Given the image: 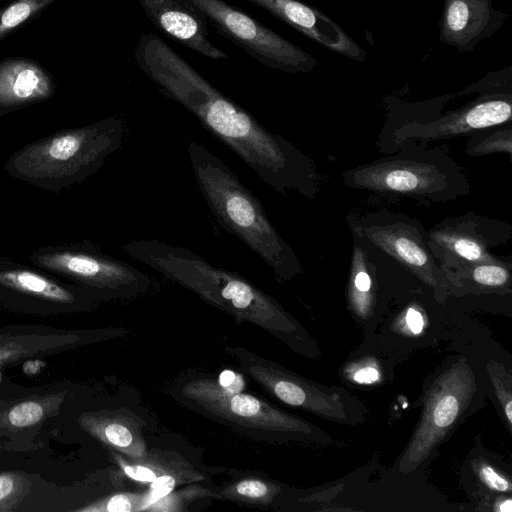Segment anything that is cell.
<instances>
[{"instance_id": "7402d4cb", "label": "cell", "mask_w": 512, "mask_h": 512, "mask_svg": "<svg viewBox=\"0 0 512 512\" xmlns=\"http://www.w3.org/2000/svg\"><path fill=\"white\" fill-rule=\"evenodd\" d=\"M29 481L16 472H0V511H14L29 491Z\"/></svg>"}, {"instance_id": "5bb4252c", "label": "cell", "mask_w": 512, "mask_h": 512, "mask_svg": "<svg viewBox=\"0 0 512 512\" xmlns=\"http://www.w3.org/2000/svg\"><path fill=\"white\" fill-rule=\"evenodd\" d=\"M362 240L377 247L393 260L426 280L435 279L433 254L424 236L407 221L375 215L359 221L354 228Z\"/></svg>"}, {"instance_id": "2e32d148", "label": "cell", "mask_w": 512, "mask_h": 512, "mask_svg": "<svg viewBox=\"0 0 512 512\" xmlns=\"http://www.w3.org/2000/svg\"><path fill=\"white\" fill-rule=\"evenodd\" d=\"M325 48L362 62L365 50L336 22L320 10L299 0H247Z\"/></svg>"}, {"instance_id": "d6986e66", "label": "cell", "mask_w": 512, "mask_h": 512, "mask_svg": "<svg viewBox=\"0 0 512 512\" xmlns=\"http://www.w3.org/2000/svg\"><path fill=\"white\" fill-rule=\"evenodd\" d=\"M480 221L458 220L436 229L427 239L434 257L446 264L493 262L489 250L495 246L487 232L478 228Z\"/></svg>"}, {"instance_id": "d4e9b609", "label": "cell", "mask_w": 512, "mask_h": 512, "mask_svg": "<svg viewBox=\"0 0 512 512\" xmlns=\"http://www.w3.org/2000/svg\"><path fill=\"white\" fill-rule=\"evenodd\" d=\"M139 501L140 497L118 494L96 504H92L84 508H79L77 511L129 512L136 510V508L133 507V504Z\"/></svg>"}, {"instance_id": "4fadbf2b", "label": "cell", "mask_w": 512, "mask_h": 512, "mask_svg": "<svg viewBox=\"0 0 512 512\" xmlns=\"http://www.w3.org/2000/svg\"><path fill=\"white\" fill-rule=\"evenodd\" d=\"M233 351L250 377L282 402L327 418L335 420L345 418L343 405L337 395H328L296 376L276 368L269 361L239 348Z\"/></svg>"}, {"instance_id": "30bf717a", "label": "cell", "mask_w": 512, "mask_h": 512, "mask_svg": "<svg viewBox=\"0 0 512 512\" xmlns=\"http://www.w3.org/2000/svg\"><path fill=\"white\" fill-rule=\"evenodd\" d=\"M181 394L198 409L246 429L307 434L313 431L302 419L282 412L255 396L222 387L213 379L190 381L182 387Z\"/></svg>"}, {"instance_id": "44dd1931", "label": "cell", "mask_w": 512, "mask_h": 512, "mask_svg": "<svg viewBox=\"0 0 512 512\" xmlns=\"http://www.w3.org/2000/svg\"><path fill=\"white\" fill-rule=\"evenodd\" d=\"M56 0H14L0 8V41L38 16Z\"/></svg>"}, {"instance_id": "7a4b0ae2", "label": "cell", "mask_w": 512, "mask_h": 512, "mask_svg": "<svg viewBox=\"0 0 512 512\" xmlns=\"http://www.w3.org/2000/svg\"><path fill=\"white\" fill-rule=\"evenodd\" d=\"M133 259L149 266L205 302L238 321H246L283 335L296 328L271 296L253 283L215 266L191 250L158 240H133L122 246Z\"/></svg>"}, {"instance_id": "8fae6325", "label": "cell", "mask_w": 512, "mask_h": 512, "mask_svg": "<svg viewBox=\"0 0 512 512\" xmlns=\"http://www.w3.org/2000/svg\"><path fill=\"white\" fill-rule=\"evenodd\" d=\"M111 336L107 329H66L19 324L0 326V366H13L86 346Z\"/></svg>"}, {"instance_id": "277c9868", "label": "cell", "mask_w": 512, "mask_h": 512, "mask_svg": "<svg viewBox=\"0 0 512 512\" xmlns=\"http://www.w3.org/2000/svg\"><path fill=\"white\" fill-rule=\"evenodd\" d=\"M125 134L124 120L112 116L26 146L10 158L6 170L43 189L58 190L97 172Z\"/></svg>"}, {"instance_id": "f546056e", "label": "cell", "mask_w": 512, "mask_h": 512, "mask_svg": "<svg viewBox=\"0 0 512 512\" xmlns=\"http://www.w3.org/2000/svg\"><path fill=\"white\" fill-rule=\"evenodd\" d=\"M353 380L357 383H373L379 378V372L372 366H364L353 373Z\"/></svg>"}, {"instance_id": "1f68e13d", "label": "cell", "mask_w": 512, "mask_h": 512, "mask_svg": "<svg viewBox=\"0 0 512 512\" xmlns=\"http://www.w3.org/2000/svg\"><path fill=\"white\" fill-rule=\"evenodd\" d=\"M406 320L413 333L418 334L422 331L424 322L423 317L418 310L410 308L407 312Z\"/></svg>"}, {"instance_id": "484cf974", "label": "cell", "mask_w": 512, "mask_h": 512, "mask_svg": "<svg viewBox=\"0 0 512 512\" xmlns=\"http://www.w3.org/2000/svg\"><path fill=\"white\" fill-rule=\"evenodd\" d=\"M234 492L243 498L250 500H262L268 498L270 495V488L261 480L246 479L235 485Z\"/></svg>"}, {"instance_id": "4316f807", "label": "cell", "mask_w": 512, "mask_h": 512, "mask_svg": "<svg viewBox=\"0 0 512 512\" xmlns=\"http://www.w3.org/2000/svg\"><path fill=\"white\" fill-rule=\"evenodd\" d=\"M479 477L488 488L494 491H511V484L509 480L500 475L494 468L489 465H481L479 469Z\"/></svg>"}, {"instance_id": "ffe728a7", "label": "cell", "mask_w": 512, "mask_h": 512, "mask_svg": "<svg viewBox=\"0 0 512 512\" xmlns=\"http://www.w3.org/2000/svg\"><path fill=\"white\" fill-rule=\"evenodd\" d=\"M62 398L57 395L31 397L12 404L0 417L1 426L24 430L40 424L58 408Z\"/></svg>"}, {"instance_id": "603a6c76", "label": "cell", "mask_w": 512, "mask_h": 512, "mask_svg": "<svg viewBox=\"0 0 512 512\" xmlns=\"http://www.w3.org/2000/svg\"><path fill=\"white\" fill-rule=\"evenodd\" d=\"M495 152L511 154V129L496 130L471 138L467 153L472 156L487 155Z\"/></svg>"}, {"instance_id": "6da1fadb", "label": "cell", "mask_w": 512, "mask_h": 512, "mask_svg": "<svg viewBox=\"0 0 512 512\" xmlns=\"http://www.w3.org/2000/svg\"><path fill=\"white\" fill-rule=\"evenodd\" d=\"M134 57L162 95L192 113L265 184L280 193L297 190L313 195L311 160L221 93L158 35L143 33Z\"/></svg>"}, {"instance_id": "cb8c5ba5", "label": "cell", "mask_w": 512, "mask_h": 512, "mask_svg": "<svg viewBox=\"0 0 512 512\" xmlns=\"http://www.w3.org/2000/svg\"><path fill=\"white\" fill-rule=\"evenodd\" d=\"M471 276L476 283L489 287L504 286L510 279L509 270L496 261L475 264Z\"/></svg>"}, {"instance_id": "9c48e42d", "label": "cell", "mask_w": 512, "mask_h": 512, "mask_svg": "<svg viewBox=\"0 0 512 512\" xmlns=\"http://www.w3.org/2000/svg\"><path fill=\"white\" fill-rule=\"evenodd\" d=\"M99 303L77 285L62 284L26 268L0 267V307L7 311L50 317L89 312Z\"/></svg>"}, {"instance_id": "4dcf8cb0", "label": "cell", "mask_w": 512, "mask_h": 512, "mask_svg": "<svg viewBox=\"0 0 512 512\" xmlns=\"http://www.w3.org/2000/svg\"><path fill=\"white\" fill-rule=\"evenodd\" d=\"M354 287L358 292H368L371 287V279L364 268L359 269L353 279Z\"/></svg>"}, {"instance_id": "83f0119b", "label": "cell", "mask_w": 512, "mask_h": 512, "mask_svg": "<svg viewBox=\"0 0 512 512\" xmlns=\"http://www.w3.org/2000/svg\"><path fill=\"white\" fill-rule=\"evenodd\" d=\"M175 480L173 477L164 475L152 481L150 492L147 496V504L153 505L164 496L168 495L174 488Z\"/></svg>"}, {"instance_id": "5b68a950", "label": "cell", "mask_w": 512, "mask_h": 512, "mask_svg": "<svg viewBox=\"0 0 512 512\" xmlns=\"http://www.w3.org/2000/svg\"><path fill=\"white\" fill-rule=\"evenodd\" d=\"M343 178L353 188L433 202L456 198L468 188L464 174L448 156L417 147L361 165Z\"/></svg>"}, {"instance_id": "3957f363", "label": "cell", "mask_w": 512, "mask_h": 512, "mask_svg": "<svg viewBox=\"0 0 512 512\" xmlns=\"http://www.w3.org/2000/svg\"><path fill=\"white\" fill-rule=\"evenodd\" d=\"M187 154L195 182L212 215L283 280L301 266L290 245L268 219L259 199L205 146L190 141Z\"/></svg>"}, {"instance_id": "ac0fdd59", "label": "cell", "mask_w": 512, "mask_h": 512, "mask_svg": "<svg viewBox=\"0 0 512 512\" xmlns=\"http://www.w3.org/2000/svg\"><path fill=\"white\" fill-rule=\"evenodd\" d=\"M55 88L52 75L34 59L11 57L0 61V112L46 100Z\"/></svg>"}, {"instance_id": "9a60e30c", "label": "cell", "mask_w": 512, "mask_h": 512, "mask_svg": "<svg viewBox=\"0 0 512 512\" xmlns=\"http://www.w3.org/2000/svg\"><path fill=\"white\" fill-rule=\"evenodd\" d=\"M147 18L174 41L211 60L229 55L210 37L209 21L193 0H137Z\"/></svg>"}, {"instance_id": "ba28073f", "label": "cell", "mask_w": 512, "mask_h": 512, "mask_svg": "<svg viewBox=\"0 0 512 512\" xmlns=\"http://www.w3.org/2000/svg\"><path fill=\"white\" fill-rule=\"evenodd\" d=\"M475 388V375L466 361L453 364L435 380L418 427L400 459V472L414 470L429 456L467 408Z\"/></svg>"}, {"instance_id": "7c38bea8", "label": "cell", "mask_w": 512, "mask_h": 512, "mask_svg": "<svg viewBox=\"0 0 512 512\" xmlns=\"http://www.w3.org/2000/svg\"><path fill=\"white\" fill-rule=\"evenodd\" d=\"M511 100L510 92L495 91L439 119L402 124L392 136L396 143L400 140L430 142L502 125L511 119Z\"/></svg>"}, {"instance_id": "52a82bcc", "label": "cell", "mask_w": 512, "mask_h": 512, "mask_svg": "<svg viewBox=\"0 0 512 512\" xmlns=\"http://www.w3.org/2000/svg\"><path fill=\"white\" fill-rule=\"evenodd\" d=\"M218 34L264 66L286 73H309L315 57L223 0H193Z\"/></svg>"}, {"instance_id": "e0dca14e", "label": "cell", "mask_w": 512, "mask_h": 512, "mask_svg": "<svg viewBox=\"0 0 512 512\" xmlns=\"http://www.w3.org/2000/svg\"><path fill=\"white\" fill-rule=\"evenodd\" d=\"M507 15L493 0H444L439 39L460 52H471L497 32Z\"/></svg>"}, {"instance_id": "f1b7e54d", "label": "cell", "mask_w": 512, "mask_h": 512, "mask_svg": "<svg viewBox=\"0 0 512 512\" xmlns=\"http://www.w3.org/2000/svg\"><path fill=\"white\" fill-rule=\"evenodd\" d=\"M123 469L126 475L137 481L152 482L157 478L151 469L144 466L125 465Z\"/></svg>"}, {"instance_id": "d6a6232c", "label": "cell", "mask_w": 512, "mask_h": 512, "mask_svg": "<svg viewBox=\"0 0 512 512\" xmlns=\"http://www.w3.org/2000/svg\"><path fill=\"white\" fill-rule=\"evenodd\" d=\"M499 510L501 512H511L512 510V501L510 499L505 500L500 504Z\"/></svg>"}, {"instance_id": "8992f818", "label": "cell", "mask_w": 512, "mask_h": 512, "mask_svg": "<svg viewBox=\"0 0 512 512\" xmlns=\"http://www.w3.org/2000/svg\"><path fill=\"white\" fill-rule=\"evenodd\" d=\"M31 261L88 290L100 302L133 297L151 285L142 271L93 249L41 248L32 254Z\"/></svg>"}]
</instances>
